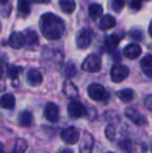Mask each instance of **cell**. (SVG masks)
<instances>
[{"mask_svg": "<svg viewBox=\"0 0 152 153\" xmlns=\"http://www.w3.org/2000/svg\"><path fill=\"white\" fill-rule=\"evenodd\" d=\"M92 31L89 28H82L77 33L76 44L80 49H87L92 43Z\"/></svg>", "mask_w": 152, "mask_h": 153, "instance_id": "cell-7", "label": "cell"}, {"mask_svg": "<svg viewBox=\"0 0 152 153\" xmlns=\"http://www.w3.org/2000/svg\"><path fill=\"white\" fill-rule=\"evenodd\" d=\"M146 106L149 111H151V96L150 95L147 96V98H146Z\"/></svg>", "mask_w": 152, "mask_h": 153, "instance_id": "cell-34", "label": "cell"}, {"mask_svg": "<svg viewBox=\"0 0 152 153\" xmlns=\"http://www.w3.org/2000/svg\"><path fill=\"white\" fill-rule=\"evenodd\" d=\"M68 114L72 119H79L87 115V109L85 105L79 101H72L68 105Z\"/></svg>", "mask_w": 152, "mask_h": 153, "instance_id": "cell-6", "label": "cell"}, {"mask_svg": "<svg viewBox=\"0 0 152 153\" xmlns=\"http://www.w3.org/2000/svg\"><path fill=\"white\" fill-rule=\"evenodd\" d=\"M102 14H103V8H102V6L100 5V4L93 3L89 6V15L94 20L99 18V17H101Z\"/></svg>", "mask_w": 152, "mask_h": 153, "instance_id": "cell-24", "label": "cell"}, {"mask_svg": "<svg viewBox=\"0 0 152 153\" xmlns=\"http://www.w3.org/2000/svg\"><path fill=\"white\" fill-rule=\"evenodd\" d=\"M25 41L24 36H23L22 32L15 31L10 34V39H8V45L14 49H20L24 46Z\"/></svg>", "mask_w": 152, "mask_h": 153, "instance_id": "cell-12", "label": "cell"}, {"mask_svg": "<svg viewBox=\"0 0 152 153\" xmlns=\"http://www.w3.org/2000/svg\"><path fill=\"white\" fill-rule=\"evenodd\" d=\"M24 36V41L25 43H27L28 45H38L39 43V36L37 34V32L31 30V29H26L23 33Z\"/></svg>", "mask_w": 152, "mask_h": 153, "instance_id": "cell-22", "label": "cell"}, {"mask_svg": "<svg viewBox=\"0 0 152 153\" xmlns=\"http://www.w3.org/2000/svg\"><path fill=\"white\" fill-rule=\"evenodd\" d=\"M63 92L68 98H76L78 96V89L71 80H66L64 82Z\"/></svg>", "mask_w": 152, "mask_h": 153, "instance_id": "cell-15", "label": "cell"}, {"mask_svg": "<svg viewBox=\"0 0 152 153\" xmlns=\"http://www.w3.org/2000/svg\"><path fill=\"white\" fill-rule=\"evenodd\" d=\"M121 148L127 153H136V148L133 147V144H132L130 141H127V140L122 142Z\"/></svg>", "mask_w": 152, "mask_h": 153, "instance_id": "cell-29", "label": "cell"}, {"mask_svg": "<svg viewBox=\"0 0 152 153\" xmlns=\"http://www.w3.org/2000/svg\"><path fill=\"white\" fill-rule=\"evenodd\" d=\"M129 36L134 41H142L143 40V31L139 28H132L129 31Z\"/></svg>", "mask_w": 152, "mask_h": 153, "instance_id": "cell-28", "label": "cell"}, {"mask_svg": "<svg viewBox=\"0 0 152 153\" xmlns=\"http://www.w3.org/2000/svg\"><path fill=\"white\" fill-rule=\"evenodd\" d=\"M122 38H123V36L118 34L117 32L113 33L112 36H108V38L105 39L106 50H108V52H114V51H116V49H117L118 45H119L120 41L122 40Z\"/></svg>", "mask_w": 152, "mask_h": 153, "instance_id": "cell-14", "label": "cell"}, {"mask_svg": "<svg viewBox=\"0 0 152 153\" xmlns=\"http://www.w3.org/2000/svg\"><path fill=\"white\" fill-rule=\"evenodd\" d=\"M105 137L108 141H114L116 137V129L113 125H108L105 128Z\"/></svg>", "mask_w": 152, "mask_h": 153, "instance_id": "cell-30", "label": "cell"}, {"mask_svg": "<svg viewBox=\"0 0 152 153\" xmlns=\"http://www.w3.org/2000/svg\"><path fill=\"white\" fill-rule=\"evenodd\" d=\"M129 75V68L125 65L117 64L114 65L110 70V78L116 83L122 82Z\"/></svg>", "mask_w": 152, "mask_h": 153, "instance_id": "cell-2", "label": "cell"}, {"mask_svg": "<svg viewBox=\"0 0 152 153\" xmlns=\"http://www.w3.org/2000/svg\"><path fill=\"white\" fill-rule=\"evenodd\" d=\"M57 153H74L72 151L71 149H69V148H64V149H61Z\"/></svg>", "mask_w": 152, "mask_h": 153, "instance_id": "cell-35", "label": "cell"}, {"mask_svg": "<svg viewBox=\"0 0 152 153\" xmlns=\"http://www.w3.org/2000/svg\"><path fill=\"white\" fill-rule=\"evenodd\" d=\"M40 29L43 36L50 41H56L63 36L66 26L65 22L52 13L42 15L40 19Z\"/></svg>", "mask_w": 152, "mask_h": 153, "instance_id": "cell-1", "label": "cell"}, {"mask_svg": "<svg viewBox=\"0 0 152 153\" xmlns=\"http://www.w3.org/2000/svg\"><path fill=\"white\" fill-rule=\"evenodd\" d=\"M26 81L31 87H39L43 81L42 73L37 69H29L26 75Z\"/></svg>", "mask_w": 152, "mask_h": 153, "instance_id": "cell-11", "label": "cell"}, {"mask_svg": "<svg viewBox=\"0 0 152 153\" xmlns=\"http://www.w3.org/2000/svg\"><path fill=\"white\" fill-rule=\"evenodd\" d=\"M0 153H5V149H4V145L0 143Z\"/></svg>", "mask_w": 152, "mask_h": 153, "instance_id": "cell-37", "label": "cell"}, {"mask_svg": "<svg viewBox=\"0 0 152 153\" xmlns=\"http://www.w3.org/2000/svg\"><path fill=\"white\" fill-rule=\"evenodd\" d=\"M27 149V143L25 140L23 139H18L16 141L14 148H13L12 153H24Z\"/></svg>", "mask_w": 152, "mask_h": 153, "instance_id": "cell-25", "label": "cell"}, {"mask_svg": "<svg viewBox=\"0 0 152 153\" xmlns=\"http://www.w3.org/2000/svg\"><path fill=\"white\" fill-rule=\"evenodd\" d=\"M7 1H8V0H0V3H1V4H4V3H6Z\"/></svg>", "mask_w": 152, "mask_h": 153, "instance_id": "cell-38", "label": "cell"}, {"mask_svg": "<svg viewBox=\"0 0 152 153\" xmlns=\"http://www.w3.org/2000/svg\"><path fill=\"white\" fill-rule=\"evenodd\" d=\"M142 53V48L138 44H129L124 48L123 54L129 59H134L139 57Z\"/></svg>", "mask_w": 152, "mask_h": 153, "instance_id": "cell-13", "label": "cell"}, {"mask_svg": "<svg viewBox=\"0 0 152 153\" xmlns=\"http://www.w3.org/2000/svg\"><path fill=\"white\" fill-rule=\"evenodd\" d=\"M110 153H114V152H110Z\"/></svg>", "mask_w": 152, "mask_h": 153, "instance_id": "cell-39", "label": "cell"}, {"mask_svg": "<svg viewBox=\"0 0 152 153\" xmlns=\"http://www.w3.org/2000/svg\"><path fill=\"white\" fill-rule=\"evenodd\" d=\"M81 68L85 72H90V73L99 72L100 69H101V59L96 54H90L85 57V62H82Z\"/></svg>", "mask_w": 152, "mask_h": 153, "instance_id": "cell-3", "label": "cell"}, {"mask_svg": "<svg viewBox=\"0 0 152 153\" xmlns=\"http://www.w3.org/2000/svg\"><path fill=\"white\" fill-rule=\"evenodd\" d=\"M16 104V99L14 95L12 94H4L0 97V107L5 109H12L15 107Z\"/></svg>", "mask_w": 152, "mask_h": 153, "instance_id": "cell-16", "label": "cell"}, {"mask_svg": "<svg viewBox=\"0 0 152 153\" xmlns=\"http://www.w3.org/2000/svg\"><path fill=\"white\" fill-rule=\"evenodd\" d=\"M125 116L130 120L132 123H134L136 125L139 126H143L147 123V119L138 111V109L131 108V107H128L125 109Z\"/></svg>", "mask_w": 152, "mask_h": 153, "instance_id": "cell-10", "label": "cell"}, {"mask_svg": "<svg viewBox=\"0 0 152 153\" xmlns=\"http://www.w3.org/2000/svg\"><path fill=\"white\" fill-rule=\"evenodd\" d=\"M141 68L142 71L148 77H152V56L151 54H147L141 59Z\"/></svg>", "mask_w": 152, "mask_h": 153, "instance_id": "cell-18", "label": "cell"}, {"mask_svg": "<svg viewBox=\"0 0 152 153\" xmlns=\"http://www.w3.org/2000/svg\"><path fill=\"white\" fill-rule=\"evenodd\" d=\"M94 137L89 132L85 131L79 144V153H92L94 148Z\"/></svg>", "mask_w": 152, "mask_h": 153, "instance_id": "cell-8", "label": "cell"}, {"mask_svg": "<svg viewBox=\"0 0 152 153\" xmlns=\"http://www.w3.org/2000/svg\"><path fill=\"white\" fill-rule=\"evenodd\" d=\"M117 96L119 97V99L121 101L125 103H128L130 101L133 100L134 98V92L132 91L131 89H124V90H121L117 93Z\"/></svg>", "mask_w": 152, "mask_h": 153, "instance_id": "cell-23", "label": "cell"}, {"mask_svg": "<svg viewBox=\"0 0 152 153\" xmlns=\"http://www.w3.org/2000/svg\"><path fill=\"white\" fill-rule=\"evenodd\" d=\"M44 116L49 122L56 123L59 119V108L55 103L49 102L44 109Z\"/></svg>", "mask_w": 152, "mask_h": 153, "instance_id": "cell-9", "label": "cell"}, {"mask_svg": "<svg viewBox=\"0 0 152 153\" xmlns=\"http://www.w3.org/2000/svg\"><path fill=\"white\" fill-rule=\"evenodd\" d=\"M126 0H113V8L116 12H119L125 5Z\"/></svg>", "mask_w": 152, "mask_h": 153, "instance_id": "cell-31", "label": "cell"}, {"mask_svg": "<svg viewBox=\"0 0 152 153\" xmlns=\"http://www.w3.org/2000/svg\"><path fill=\"white\" fill-rule=\"evenodd\" d=\"M21 71H22V68L21 67H17V66H10L7 68V76L10 77L13 80H16L17 78L20 75Z\"/></svg>", "mask_w": 152, "mask_h": 153, "instance_id": "cell-26", "label": "cell"}, {"mask_svg": "<svg viewBox=\"0 0 152 153\" xmlns=\"http://www.w3.org/2000/svg\"><path fill=\"white\" fill-rule=\"evenodd\" d=\"M129 5L132 10H141V7H142V1H141V0H131Z\"/></svg>", "mask_w": 152, "mask_h": 153, "instance_id": "cell-32", "label": "cell"}, {"mask_svg": "<svg viewBox=\"0 0 152 153\" xmlns=\"http://www.w3.org/2000/svg\"><path fill=\"white\" fill-rule=\"evenodd\" d=\"M76 74H77L76 66L73 62H68L65 68V75L68 78H73V77L76 76Z\"/></svg>", "mask_w": 152, "mask_h": 153, "instance_id": "cell-27", "label": "cell"}, {"mask_svg": "<svg viewBox=\"0 0 152 153\" xmlns=\"http://www.w3.org/2000/svg\"><path fill=\"white\" fill-rule=\"evenodd\" d=\"M59 7L65 14H72L76 8V3L74 0H59Z\"/></svg>", "mask_w": 152, "mask_h": 153, "instance_id": "cell-21", "label": "cell"}, {"mask_svg": "<svg viewBox=\"0 0 152 153\" xmlns=\"http://www.w3.org/2000/svg\"><path fill=\"white\" fill-rule=\"evenodd\" d=\"M0 28H1V26H0Z\"/></svg>", "mask_w": 152, "mask_h": 153, "instance_id": "cell-40", "label": "cell"}, {"mask_svg": "<svg viewBox=\"0 0 152 153\" xmlns=\"http://www.w3.org/2000/svg\"><path fill=\"white\" fill-rule=\"evenodd\" d=\"M35 2H38V3H49L50 0H33Z\"/></svg>", "mask_w": 152, "mask_h": 153, "instance_id": "cell-36", "label": "cell"}, {"mask_svg": "<svg viewBox=\"0 0 152 153\" xmlns=\"http://www.w3.org/2000/svg\"><path fill=\"white\" fill-rule=\"evenodd\" d=\"M87 94L90 98L95 101H103L108 98V94L104 87L99 83H93L87 88Z\"/></svg>", "mask_w": 152, "mask_h": 153, "instance_id": "cell-4", "label": "cell"}, {"mask_svg": "<svg viewBox=\"0 0 152 153\" xmlns=\"http://www.w3.org/2000/svg\"><path fill=\"white\" fill-rule=\"evenodd\" d=\"M80 133L79 130L74 126H69L67 128H65L64 130H62L61 132V137L66 144L68 145H74L78 142Z\"/></svg>", "mask_w": 152, "mask_h": 153, "instance_id": "cell-5", "label": "cell"}, {"mask_svg": "<svg viewBox=\"0 0 152 153\" xmlns=\"http://www.w3.org/2000/svg\"><path fill=\"white\" fill-rule=\"evenodd\" d=\"M5 68H6L5 62L2 61V59H0V79L3 78L4 72H5Z\"/></svg>", "mask_w": 152, "mask_h": 153, "instance_id": "cell-33", "label": "cell"}, {"mask_svg": "<svg viewBox=\"0 0 152 153\" xmlns=\"http://www.w3.org/2000/svg\"><path fill=\"white\" fill-rule=\"evenodd\" d=\"M116 26V19L110 15H105L101 18L100 21V28L102 30H108L110 28H114Z\"/></svg>", "mask_w": 152, "mask_h": 153, "instance_id": "cell-19", "label": "cell"}, {"mask_svg": "<svg viewBox=\"0 0 152 153\" xmlns=\"http://www.w3.org/2000/svg\"><path fill=\"white\" fill-rule=\"evenodd\" d=\"M33 118L30 111H23L18 116V123L23 127H30L33 125Z\"/></svg>", "mask_w": 152, "mask_h": 153, "instance_id": "cell-17", "label": "cell"}, {"mask_svg": "<svg viewBox=\"0 0 152 153\" xmlns=\"http://www.w3.org/2000/svg\"><path fill=\"white\" fill-rule=\"evenodd\" d=\"M31 0H18V13L21 17H27L30 13Z\"/></svg>", "mask_w": 152, "mask_h": 153, "instance_id": "cell-20", "label": "cell"}]
</instances>
